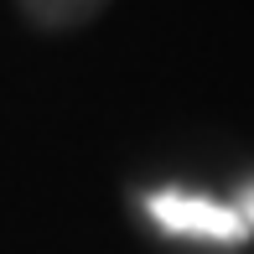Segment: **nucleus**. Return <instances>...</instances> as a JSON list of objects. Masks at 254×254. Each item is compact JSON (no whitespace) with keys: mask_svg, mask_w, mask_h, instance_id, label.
<instances>
[{"mask_svg":"<svg viewBox=\"0 0 254 254\" xmlns=\"http://www.w3.org/2000/svg\"><path fill=\"white\" fill-rule=\"evenodd\" d=\"M156 228L161 234H177V239H207V244H244L249 228L234 207L197 197V192H151L145 197Z\"/></svg>","mask_w":254,"mask_h":254,"instance_id":"f257e3e1","label":"nucleus"},{"mask_svg":"<svg viewBox=\"0 0 254 254\" xmlns=\"http://www.w3.org/2000/svg\"><path fill=\"white\" fill-rule=\"evenodd\" d=\"M109 0H21L31 26H47V31H67V26H88Z\"/></svg>","mask_w":254,"mask_h":254,"instance_id":"f03ea898","label":"nucleus"},{"mask_svg":"<svg viewBox=\"0 0 254 254\" xmlns=\"http://www.w3.org/2000/svg\"><path fill=\"white\" fill-rule=\"evenodd\" d=\"M239 218H244V228H254V187L244 192V207H239Z\"/></svg>","mask_w":254,"mask_h":254,"instance_id":"7ed1b4c3","label":"nucleus"}]
</instances>
